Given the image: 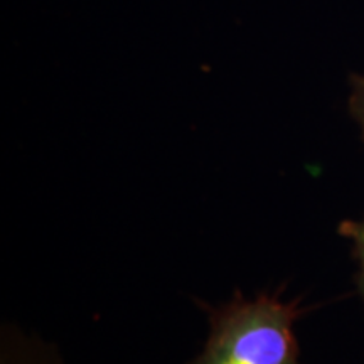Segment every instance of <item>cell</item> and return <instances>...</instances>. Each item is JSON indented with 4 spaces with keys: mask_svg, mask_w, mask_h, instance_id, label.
<instances>
[{
    "mask_svg": "<svg viewBox=\"0 0 364 364\" xmlns=\"http://www.w3.org/2000/svg\"><path fill=\"white\" fill-rule=\"evenodd\" d=\"M209 336L189 364H302L294 324L306 314L300 300L279 295L245 299L236 290L230 302L208 307Z\"/></svg>",
    "mask_w": 364,
    "mask_h": 364,
    "instance_id": "cell-1",
    "label": "cell"
},
{
    "mask_svg": "<svg viewBox=\"0 0 364 364\" xmlns=\"http://www.w3.org/2000/svg\"><path fill=\"white\" fill-rule=\"evenodd\" d=\"M0 364H65L56 349L51 346L29 341L26 338H12L11 334L2 341Z\"/></svg>",
    "mask_w": 364,
    "mask_h": 364,
    "instance_id": "cell-2",
    "label": "cell"
},
{
    "mask_svg": "<svg viewBox=\"0 0 364 364\" xmlns=\"http://www.w3.org/2000/svg\"><path fill=\"white\" fill-rule=\"evenodd\" d=\"M339 235L353 241V255L358 262L356 289L359 297L364 300V218L359 221L344 220L339 225Z\"/></svg>",
    "mask_w": 364,
    "mask_h": 364,
    "instance_id": "cell-3",
    "label": "cell"
},
{
    "mask_svg": "<svg viewBox=\"0 0 364 364\" xmlns=\"http://www.w3.org/2000/svg\"><path fill=\"white\" fill-rule=\"evenodd\" d=\"M349 112L358 122L364 139V75L351 76V97H349Z\"/></svg>",
    "mask_w": 364,
    "mask_h": 364,
    "instance_id": "cell-4",
    "label": "cell"
}]
</instances>
